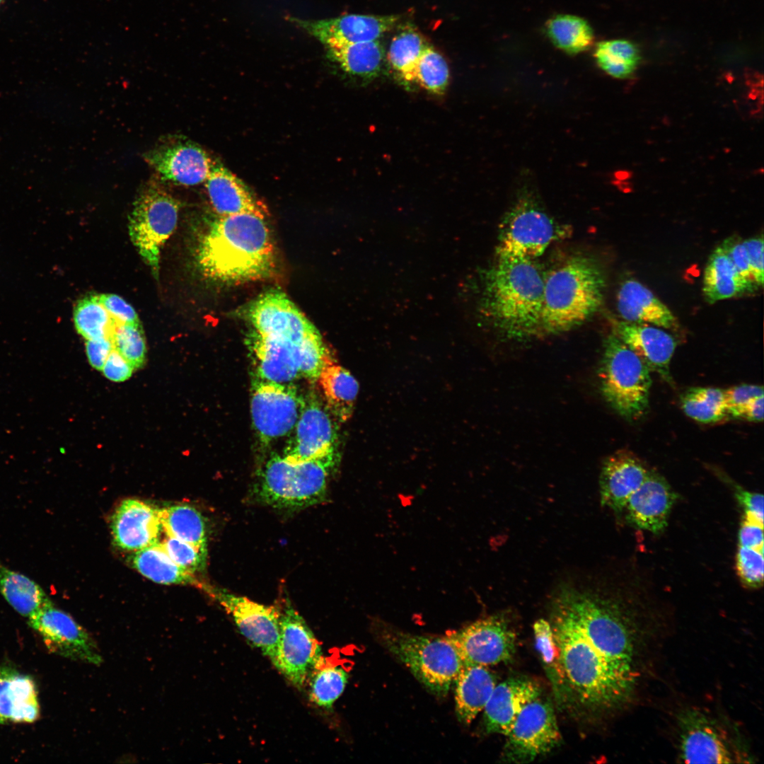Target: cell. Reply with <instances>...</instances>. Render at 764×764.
<instances>
[{"instance_id": "6da1fadb", "label": "cell", "mask_w": 764, "mask_h": 764, "mask_svg": "<svg viewBox=\"0 0 764 764\" xmlns=\"http://www.w3.org/2000/svg\"><path fill=\"white\" fill-rule=\"evenodd\" d=\"M652 586L635 567L622 586H566L550 605L561 704L589 714L612 711L631 697L639 676V616Z\"/></svg>"}, {"instance_id": "7a4b0ae2", "label": "cell", "mask_w": 764, "mask_h": 764, "mask_svg": "<svg viewBox=\"0 0 764 764\" xmlns=\"http://www.w3.org/2000/svg\"><path fill=\"white\" fill-rule=\"evenodd\" d=\"M197 260L204 274L217 282L269 277L276 260L265 217L252 213L219 216L199 243Z\"/></svg>"}, {"instance_id": "3957f363", "label": "cell", "mask_w": 764, "mask_h": 764, "mask_svg": "<svg viewBox=\"0 0 764 764\" xmlns=\"http://www.w3.org/2000/svg\"><path fill=\"white\" fill-rule=\"evenodd\" d=\"M545 276L531 259L498 258L487 272L484 292L487 316L514 337L541 330Z\"/></svg>"}, {"instance_id": "277c9868", "label": "cell", "mask_w": 764, "mask_h": 764, "mask_svg": "<svg viewBox=\"0 0 764 764\" xmlns=\"http://www.w3.org/2000/svg\"><path fill=\"white\" fill-rule=\"evenodd\" d=\"M606 280L599 264L584 255L572 256L545 276L541 330L567 331L586 320L601 306Z\"/></svg>"}, {"instance_id": "5b68a950", "label": "cell", "mask_w": 764, "mask_h": 764, "mask_svg": "<svg viewBox=\"0 0 764 764\" xmlns=\"http://www.w3.org/2000/svg\"><path fill=\"white\" fill-rule=\"evenodd\" d=\"M335 454L291 463L273 455L262 467L255 485V498L277 509H298L324 501Z\"/></svg>"}, {"instance_id": "8992f818", "label": "cell", "mask_w": 764, "mask_h": 764, "mask_svg": "<svg viewBox=\"0 0 764 764\" xmlns=\"http://www.w3.org/2000/svg\"><path fill=\"white\" fill-rule=\"evenodd\" d=\"M376 635L381 644L435 695H445L464 666L448 635H418L386 626L377 627Z\"/></svg>"}, {"instance_id": "52a82bcc", "label": "cell", "mask_w": 764, "mask_h": 764, "mask_svg": "<svg viewBox=\"0 0 764 764\" xmlns=\"http://www.w3.org/2000/svg\"><path fill=\"white\" fill-rule=\"evenodd\" d=\"M599 376L602 394L618 414L635 419L645 413L652 386L650 369L615 334L606 340Z\"/></svg>"}, {"instance_id": "ba28073f", "label": "cell", "mask_w": 764, "mask_h": 764, "mask_svg": "<svg viewBox=\"0 0 764 764\" xmlns=\"http://www.w3.org/2000/svg\"><path fill=\"white\" fill-rule=\"evenodd\" d=\"M568 230L543 209L530 195L520 198L500 226L498 258L534 259L552 242L565 238Z\"/></svg>"}, {"instance_id": "9c48e42d", "label": "cell", "mask_w": 764, "mask_h": 764, "mask_svg": "<svg viewBox=\"0 0 764 764\" xmlns=\"http://www.w3.org/2000/svg\"><path fill=\"white\" fill-rule=\"evenodd\" d=\"M180 202L163 189L150 186L136 199L129 220L130 239L158 278L161 250L175 230Z\"/></svg>"}, {"instance_id": "30bf717a", "label": "cell", "mask_w": 764, "mask_h": 764, "mask_svg": "<svg viewBox=\"0 0 764 764\" xmlns=\"http://www.w3.org/2000/svg\"><path fill=\"white\" fill-rule=\"evenodd\" d=\"M506 736L501 755L505 763H528L550 752L561 740L552 704L540 696L528 703Z\"/></svg>"}, {"instance_id": "8fae6325", "label": "cell", "mask_w": 764, "mask_h": 764, "mask_svg": "<svg viewBox=\"0 0 764 764\" xmlns=\"http://www.w3.org/2000/svg\"><path fill=\"white\" fill-rule=\"evenodd\" d=\"M303 402L304 398L293 383L255 379L251 388L250 412L261 443L269 445L289 435L301 415Z\"/></svg>"}, {"instance_id": "7c38bea8", "label": "cell", "mask_w": 764, "mask_h": 764, "mask_svg": "<svg viewBox=\"0 0 764 764\" xmlns=\"http://www.w3.org/2000/svg\"><path fill=\"white\" fill-rule=\"evenodd\" d=\"M52 653L94 666L103 663L100 649L88 631L52 601L28 619Z\"/></svg>"}, {"instance_id": "4fadbf2b", "label": "cell", "mask_w": 764, "mask_h": 764, "mask_svg": "<svg viewBox=\"0 0 764 764\" xmlns=\"http://www.w3.org/2000/svg\"><path fill=\"white\" fill-rule=\"evenodd\" d=\"M322 656L313 632L286 600L280 612L279 637L272 664L294 686L301 688Z\"/></svg>"}, {"instance_id": "5bb4252c", "label": "cell", "mask_w": 764, "mask_h": 764, "mask_svg": "<svg viewBox=\"0 0 764 764\" xmlns=\"http://www.w3.org/2000/svg\"><path fill=\"white\" fill-rule=\"evenodd\" d=\"M200 589L231 615L241 634L272 663L279 637L280 611L203 582Z\"/></svg>"}, {"instance_id": "9a60e30c", "label": "cell", "mask_w": 764, "mask_h": 764, "mask_svg": "<svg viewBox=\"0 0 764 764\" xmlns=\"http://www.w3.org/2000/svg\"><path fill=\"white\" fill-rule=\"evenodd\" d=\"M464 664L487 666L509 661L516 650L515 632L500 616L478 620L447 635Z\"/></svg>"}, {"instance_id": "2e32d148", "label": "cell", "mask_w": 764, "mask_h": 764, "mask_svg": "<svg viewBox=\"0 0 764 764\" xmlns=\"http://www.w3.org/2000/svg\"><path fill=\"white\" fill-rule=\"evenodd\" d=\"M282 457L306 462L335 454L337 432L328 410L312 393L304 398L298 421L289 434Z\"/></svg>"}, {"instance_id": "e0dca14e", "label": "cell", "mask_w": 764, "mask_h": 764, "mask_svg": "<svg viewBox=\"0 0 764 764\" xmlns=\"http://www.w3.org/2000/svg\"><path fill=\"white\" fill-rule=\"evenodd\" d=\"M679 758L686 763H734V753L724 731L705 714L686 710L678 717Z\"/></svg>"}, {"instance_id": "ac0fdd59", "label": "cell", "mask_w": 764, "mask_h": 764, "mask_svg": "<svg viewBox=\"0 0 764 764\" xmlns=\"http://www.w3.org/2000/svg\"><path fill=\"white\" fill-rule=\"evenodd\" d=\"M248 318L253 330L295 342L318 333L286 294L278 290L268 291L256 299L248 310Z\"/></svg>"}, {"instance_id": "d6986e66", "label": "cell", "mask_w": 764, "mask_h": 764, "mask_svg": "<svg viewBox=\"0 0 764 764\" xmlns=\"http://www.w3.org/2000/svg\"><path fill=\"white\" fill-rule=\"evenodd\" d=\"M144 158L163 179L185 186L205 182L214 163L202 149L189 141L162 144L146 152Z\"/></svg>"}, {"instance_id": "ffe728a7", "label": "cell", "mask_w": 764, "mask_h": 764, "mask_svg": "<svg viewBox=\"0 0 764 764\" xmlns=\"http://www.w3.org/2000/svg\"><path fill=\"white\" fill-rule=\"evenodd\" d=\"M325 46L377 40L396 24V16L349 14L334 18L309 21L290 19Z\"/></svg>"}, {"instance_id": "44dd1931", "label": "cell", "mask_w": 764, "mask_h": 764, "mask_svg": "<svg viewBox=\"0 0 764 764\" xmlns=\"http://www.w3.org/2000/svg\"><path fill=\"white\" fill-rule=\"evenodd\" d=\"M676 499L677 494L666 479L649 470L643 483L628 499L622 513L635 527L659 533L666 528Z\"/></svg>"}, {"instance_id": "7402d4cb", "label": "cell", "mask_w": 764, "mask_h": 764, "mask_svg": "<svg viewBox=\"0 0 764 764\" xmlns=\"http://www.w3.org/2000/svg\"><path fill=\"white\" fill-rule=\"evenodd\" d=\"M110 528L115 544L132 552L158 543L163 530L158 509L136 499H125L117 506Z\"/></svg>"}, {"instance_id": "603a6c76", "label": "cell", "mask_w": 764, "mask_h": 764, "mask_svg": "<svg viewBox=\"0 0 764 764\" xmlns=\"http://www.w3.org/2000/svg\"><path fill=\"white\" fill-rule=\"evenodd\" d=\"M540 694L539 685L523 676L497 684L483 710L485 731L507 736L524 707Z\"/></svg>"}, {"instance_id": "cb8c5ba5", "label": "cell", "mask_w": 764, "mask_h": 764, "mask_svg": "<svg viewBox=\"0 0 764 764\" xmlns=\"http://www.w3.org/2000/svg\"><path fill=\"white\" fill-rule=\"evenodd\" d=\"M614 334L648 366L664 379L671 381L670 364L676 342L659 327L625 320L614 322Z\"/></svg>"}, {"instance_id": "d4e9b609", "label": "cell", "mask_w": 764, "mask_h": 764, "mask_svg": "<svg viewBox=\"0 0 764 764\" xmlns=\"http://www.w3.org/2000/svg\"><path fill=\"white\" fill-rule=\"evenodd\" d=\"M248 340L259 378L289 384L301 376L298 357L299 345L302 341L295 342L286 338L260 334L253 330Z\"/></svg>"}, {"instance_id": "484cf974", "label": "cell", "mask_w": 764, "mask_h": 764, "mask_svg": "<svg viewBox=\"0 0 764 764\" xmlns=\"http://www.w3.org/2000/svg\"><path fill=\"white\" fill-rule=\"evenodd\" d=\"M649 470L634 453L620 451L604 462L600 475L601 504L618 514L646 479Z\"/></svg>"}, {"instance_id": "4316f807", "label": "cell", "mask_w": 764, "mask_h": 764, "mask_svg": "<svg viewBox=\"0 0 764 764\" xmlns=\"http://www.w3.org/2000/svg\"><path fill=\"white\" fill-rule=\"evenodd\" d=\"M40 714L34 679L14 668L0 665V724L33 723Z\"/></svg>"}, {"instance_id": "83f0119b", "label": "cell", "mask_w": 764, "mask_h": 764, "mask_svg": "<svg viewBox=\"0 0 764 764\" xmlns=\"http://www.w3.org/2000/svg\"><path fill=\"white\" fill-rule=\"evenodd\" d=\"M210 202L219 216L241 213L255 214L262 217L266 209L245 183L219 163H214L205 180Z\"/></svg>"}, {"instance_id": "f1b7e54d", "label": "cell", "mask_w": 764, "mask_h": 764, "mask_svg": "<svg viewBox=\"0 0 764 764\" xmlns=\"http://www.w3.org/2000/svg\"><path fill=\"white\" fill-rule=\"evenodd\" d=\"M617 308L625 321L644 323L666 329L677 324L670 309L648 288L634 279H627L620 285Z\"/></svg>"}, {"instance_id": "f546056e", "label": "cell", "mask_w": 764, "mask_h": 764, "mask_svg": "<svg viewBox=\"0 0 764 764\" xmlns=\"http://www.w3.org/2000/svg\"><path fill=\"white\" fill-rule=\"evenodd\" d=\"M454 683L456 715L468 724L484 710L497 685L495 676L487 666L464 664Z\"/></svg>"}, {"instance_id": "4dcf8cb0", "label": "cell", "mask_w": 764, "mask_h": 764, "mask_svg": "<svg viewBox=\"0 0 764 764\" xmlns=\"http://www.w3.org/2000/svg\"><path fill=\"white\" fill-rule=\"evenodd\" d=\"M317 380L329 412L342 422L349 419L359 392V383L352 374L332 361L324 366Z\"/></svg>"}, {"instance_id": "1f68e13d", "label": "cell", "mask_w": 764, "mask_h": 764, "mask_svg": "<svg viewBox=\"0 0 764 764\" xmlns=\"http://www.w3.org/2000/svg\"><path fill=\"white\" fill-rule=\"evenodd\" d=\"M746 291L752 289L739 276L719 245L710 255L704 271L702 291L706 301L714 303Z\"/></svg>"}, {"instance_id": "d6a6232c", "label": "cell", "mask_w": 764, "mask_h": 764, "mask_svg": "<svg viewBox=\"0 0 764 764\" xmlns=\"http://www.w3.org/2000/svg\"><path fill=\"white\" fill-rule=\"evenodd\" d=\"M132 565L143 576L162 584H190L200 587L202 581L175 564L160 543L134 552Z\"/></svg>"}, {"instance_id": "836d02e7", "label": "cell", "mask_w": 764, "mask_h": 764, "mask_svg": "<svg viewBox=\"0 0 764 764\" xmlns=\"http://www.w3.org/2000/svg\"><path fill=\"white\" fill-rule=\"evenodd\" d=\"M0 593L18 613L27 619L51 601L34 580L1 562Z\"/></svg>"}, {"instance_id": "e575fe53", "label": "cell", "mask_w": 764, "mask_h": 764, "mask_svg": "<svg viewBox=\"0 0 764 764\" xmlns=\"http://www.w3.org/2000/svg\"><path fill=\"white\" fill-rule=\"evenodd\" d=\"M329 57L347 73L369 77L378 74L383 60V49L378 40L335 43L325 46Z\"/></svg>"}, {"instance_id": "d590c367", "label": "cell", "mask_w": 764, "mask_h": 764, "mask_svg": "<svg viewBox=\"0 0 764 764\" xmlns=\"http://www.w3.org/2000/svg\"><path fill=\"white\" fill-rule=\"evenodd\" d=\"M166 535L207 552L206 523L202 514L188 504H175L158 509Z\"/></svg>"}, {"instance_id": "8d00e7d4", "label": "cell", "mask_w": 764, "mask_h": 764, "mask_svg": "<svg viewBox=\"0 0 764 764\" xmlns=\"http://www.w3.org/2000/svg\"><path fill=\"white\" fill-rule=\"evenodd\" d=\"M348 680L347 671L322 656L312 669L307 682L310 700L317 706L332 708L342 694Z\"/></svg>"}, {"instance_id": "74e56055", "label": "cell", "mask_w": 764, "mask_h": 764, "mask_svg": "<svg viewBox=\"0 0 764 764\" xmlns=\"http://www.w3.org/2000/svg\"><path fill=\"white\" fill-rule=\"evenodd\" d=\"M546 33L552 42L562 51L577 54L589 49L593 43V31L586 21L572 15H558L546 24Z\"/></svg>"}, {"instance_id": "f35d334b", "label": "cell", "mask_w": 764, "mask_h": 764, "mask_svg": "<svg viewBox=\"0 0 764 764\" xmlns=\"http://www.w3.org/2000/svg\"><path fill=\"white\" fill-rule=\"evenodd\" d=\"M681 405L687 416L704 424L719 422L728 415L724 391L717 388H692L681 396Z\"/></svg>"}, {"instance_id": "ab89813d", "label": "cell", "mask_w": 764, "mask_h": 764, "mask_svg": "<svg viewBox=\"0 0 764 764\" xmlns=\"http://www.w3.org/2000/svg\"><path fill=\"white\" fill-rule=\"evenodd\" d=\"M77 332L86 340L110 337L118 324L99 300L98 295L84 297L74 310Z\"/></svg>"}, {"instance_id": "60d3db41", "label": "cell", "mask_w": 764, "mask_h": 764, "mask_svg": "<svg viewBox=\"0 0 764 764\" xmlns=\"http://www.w3.org/2000/svg\"><path fill=\"white\" fill-rule=\"evenodd\" d=\"M594 57L600 68L613 77L630 76L639 62V51L632 42L625 40H611L599 42Z\"/></svg>"}, {"instance_id": "b9f144b4", "label": "cell", "mask_w": 764, "mask_h": 764, "mask_svg": "<svg viewBox=\"0 0 764 764\" xmlns=\"http://www.w3.org/2000/svg\"><path fill=\"white\" fill-rule=\"evenodd\" d=\"M427 47L419 33L405 30L392 40L388 58L393 68L404 80L414 81L415 65Z\"/></svg>"}, {"instance_id": "7bdbcfd3", "label": "cell", "mask_w": 764, "mask_h": 764, "mask_svg": "<svg viewBox=\"0 0 764 764\" xmlns=\"http://www.w3.org/2000/svg\"><path fill=\"white\" fill-rule=\"evenodd\" d=\"M449 79V69L444 57L427 46L420 55L414 70V81L427 91L441 94Z\"/></svg>"}, {"instance_id": "ee69618b", "label": "cell", "mask_w": 764, "mask_h": 764, "mask_svg": "<svg viewBox=\"0 0 764 764\" xmlns=\"http://www.w3.org/2000/svg\"><path fill=\"white\" fill-rule=\"evenodd\" d=\"M111 339L114 348L134 369L143 366L146 360V345L141 325H117Z\"/></svg>"}, {"instance_id": "f6af8a7d", "label": "cell", "mask_w": 764, "mask_h": 764, "mask_svg": "<svg viewBox=\"0 0 764 764\" xmlns=\"http://www.w3.org/2000/svg\"><path fill=\"white\" fill-rule=\"evenodd\" d=\"M536 647L543 664V668L552 683L555 696L559 699L560 678L557 660V649L548 620H538L533 625Z\"/></svg>"}, {"instance_id": "bcb514c9", "label": "cell", "mask_w": 764, "mask_h": 764, "mask_svg": "<svg viewBox=\"0 0 764 764\" xmlns=\"http://www.w3.org/2000/svg\"><path fill=\"white\" fill-rule=\"evenodd\" d=\"M159 543L171 560L188 572L194 574L195 572L204 569L207 552L168 535Z\"/></svg>"}, {"instance_id": "7dc6e473", "label": "cell", "mask_w": 764, "mask_h": 764, "mask_svg": "<svg viewBox=\"0 0 764 764\" xmlns=\"http://www.w3.org/2000/svg\"><path fill=\"white\" fill-rule=\"evenodd\" d=\"M763 550L739 546L736 555V571L747 588L758 589L763 583Z\"/></svg>"}, {"instance_id": "c3c4849f", "label": "cell", "mask_w": 764, "mask_h": 764, "mask_svg": "<svg viewBox=\"0 0 764 764\" xmlns=\"http://www.w3.org/2000/svg\"><path fill=\"white\" fill-rule=\"evenodd\" d=\"M720 245L737 273L753 289L756 285L753 278L743 241L739 237L734 236L726 238Z\"/></svg>"}, {"instance_id": "681fc988", "label": "cell", "mask_w": 764, "mask_h": 764, "mask_svg": "<svg viewBox=\"0 0 764 764\" xmlns=\"http://www.w3.org/2000/svg\"><path fill=\"white\" fill-rule=\"evenodd\" d=\"M99 300L118 324L141 325L134 308L122 297L112 294L98 295Z\"/></svg>"}, {"instance_id": "f907efd6", "label": "cell", "mask_w": 764, "mask_h": 764, "mask_svg": "<svg viewBox=\"0 0 764 764\" xmlns=\"http://www.w3.org/2000/svg\"><path fill=\"white\" fill-rule=\"evenodd\" d=\"M734 494L744 511L743 518L763 525V496L734 485Z\"/></svg>"}, {"instance_id": "816d5d0a", "label": "cell", "mask_w": 764, "mask_h": 764, "mask_svg": "<svg viewBox=\"0 0 764 764\" xmlns=\"http://www.w3.org/2000/svg\"><path fill=\"white\" fill-rule=\"evenodd\" d=\"M745 246L751 271L756 286L763 284V237L758 236L743 241Z\"/></svg>"}, {"instance_id": "f5cc1de1", "label": "cell", "mask_w": 764, "mask_h": 764, "mask_svg": "<svg viewBox=\"0 0 764 764\" xmlns=\"http://www.w3.org/2000/svg\"><path fill=\"white\" fill-rule=\"evenodd\" d=\"M134 368L114 348L108 355L101 371L110 381L122 382L130 378Z\"/></svg>"}, {"instance_id": "db71d44e", "label": "cell", "mask_w": 764, "mask_h": 764, "mask_svg": "<svg viewBox=\"0 0 764 764\" xmlns=\"http://www.w3.org/2000/svg\"><path fill=\"white\" fill-rule=\"evenodd\" d=\"M114 349L110 337H105L86 342V352L91 366L101 371L108 355Z\"/></svg>"}, {"instance_id": "11a10c76", "label": "cell", "mask_w": 764, "mask_h": 764, "mask_svg": "<svg viewBox=\"0 0 764 764\" xmlns=\"http://www.w3.org/2000/svg\"><path fill=\"white\" fill-rule=\"evenodd\" d=\"M724 391L727 410L763 395V387L754 384H741Z\"/></svg>"}, {"instance_id": "9f6ffc18", "label": "cell", "mask_w": 764, "mask_h": 764, "mask_svg": "<svg viewBox=\"0 0 764 764\" xmlns=\"http://www.w3.org/2000/svg\"><path fill=\"white\" fill-rule=\"evenodd\" d=\"M738 540L739 546L763 550V525L743 518Z\"/></svg>"}, {"instance_id": "6f0895ef", "label": "cell", "mask_w": 764, "mask_h": 764, "mask_svg": "<svg viewBox=\"0 0 764 764\" xmlns=\"http://www.w3.org/2000/svg\"><path fill=\"white\" fill-rule=\"evenodd\" d=\"M763 395L756 397L738 407L727 410V414L735 418L745 419L751 422L763 419Z\"/></svg>"}, {"instance_id": "680465c9", "label": "cell", "mask_w": 764, "mask_h": 764, "mask_svg": "<svg viewBox=\"0 0 764 764\" xmlns=\"http://www.w3.org/2000/svg\"><path fill=\"white\" fill-rule=\"evenodd\" d=\"M2 1H3V0H0V4H1Z\"/></svg>"}]
</instances>
